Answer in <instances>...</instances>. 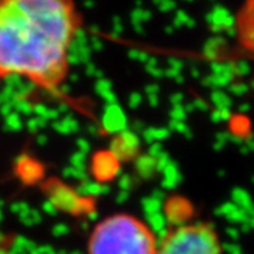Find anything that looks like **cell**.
<instances>
[{
  "mask_svg": "<svg viewBox=\"0 0 254 254\" xmlns=\"http://www.w3.org/2000/svg\"><path fill=\"white\" fill-rule=\"evenodd\" d=\"M81 27L72 1H0V81L20 76L58 89L69 73V48Z\"/></svg>",
  "mask_w": 254,
  "mask_h": 254,
  "instance_id": "obj_1",
  "label": "cell"
},
{
  "mask_svg": "<svg viewBox=\"0 0 254 254\" xmlns=\"http://www.w3.org/2000/svg\"><path fill=\"white\" fill-rule=\"evenodd\" d=\"M160 240L144 220L130 213L110 215L95 226L88 254H157Z\"/></svg>",
  "mask_w": 254,
  "mask_h": 254,
  "instance_id": "obj_2",
  "label": "cell"
},
{
  "mask_svg": "<svg viewBox=\"0 0 254 254\" xmlns=\"http://www.w3.org/2000/svg\"><path fill=\"white\" fill-rule=\"evenodd\" d=\"M157 254H223L216 229L206 222L173 226L160 240Z\"/></svg>",
  "mask_w": 254,
  "mask_h": 254,
  "instance_id": "obj_3",
  "label": "cell"
},
{
  "mask_svg": "<svg viewBox=\"0 0 254 254\" xmlns=\"http://www.w3.org/2000/svg\"><path fill=\"white\" fill-rule=\"evenodd\" d=\"M236 34L240 44L254 54V1L247 3L236 14Z\"/></svg>",
  "mask_w": 254,
  "mask_h": 254,
  "instance_id": "obj_4",
  "label": "cell"
},
{
  "mask_svg": "<svg viewBox=\"0 0 254 254\" xmlns=\"http://www.w3.org/2000/svg\"><path fill=\"white\" fill-rule=\"evenodd\" d=\"M16 243V237L0 232V254H11Z\"/></svg>",
  "mask_w": 254,
  "mask_h": 254,
  "instance_id": "obj_5",
  "label": "cell"
}]
</instances>
